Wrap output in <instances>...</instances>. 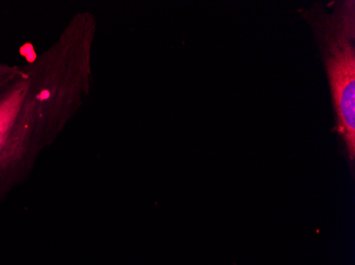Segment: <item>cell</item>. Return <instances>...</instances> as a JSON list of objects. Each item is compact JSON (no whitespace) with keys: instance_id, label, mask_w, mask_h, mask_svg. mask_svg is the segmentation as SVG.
<instances>
[{"instance_id":"6da1fadb","label":"cell","mask_w":355,"mask_h":265,"mask_svg":"<svg viewBox=\"0 0 355 265\" xmlns=\"http://www.w3.org/2000/svg\"><path fill=\"white\" fill-rule=\"evenodd\" d=\"M95 39L93 30L71 21L0 85V205L29 179L91 95Z\"/></svg>"},{"instance_id":"7a4b0ae2","label":"cell","mask_w":355,"mask_h":265,"mask_svg":"<svg viewBox=\"0 0 355 265\" xmlns=\"http://www.w3.org/2000/svg\"><path fill=\"white\" fill-rule=\"evenodd\" d=\"M346 3L332 16L326 37V65L337 117V131L344 139L349 158L355 153L354 10Z\"/></svg>"},{"instance_id":"3957f363","label":"cell","mask_w":355,"mask_h":265,"mask_svg":"<svg viewBox=\"0 0 355 265\" xmlns=\"http://www.w3.org/2000/svg\"><path fill=\"white\" fill-rule=\"evenodd\" d=\"M19 65H8V64L0 63V85L13 77L19 73Z\"/></svg>"}]
</instances>
